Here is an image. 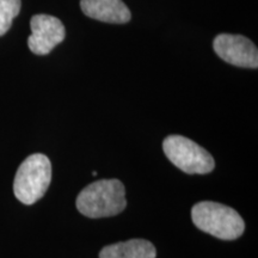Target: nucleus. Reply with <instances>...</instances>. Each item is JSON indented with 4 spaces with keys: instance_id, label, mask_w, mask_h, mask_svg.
Returning <instances> with one entry per match:
<instances>
[{
    "instance_id": "1",
    "label": "nucleus",
    "mask_w": 258,
    "mask_h": 258,
    "mask_svg": "<svg viewBox=\"0 0 258 258\" xmlns=\"http://www.w3.org/2000/svg\"><path fill=\"white\" fill-rule=\"evenodd\" d=\"M125 189L118 179L96 180L85 186L77 198V208L88 218H108L124 211Z\"/></svg>"
},
{
    "instance_id": "2",
    "label": "nucleus",
    "mask_w": 258,
    "mask_h": 258,
    "mask_svg": "<svg viewBox=\"0 0 258 258\" xmlns=\"http://www.w3.org/2000/svg\"><path fill=\"white\" fill-rule=\"evenodd\" d=\"M194 225L221 240H234L245 231V222L237 211L219 202L202 201L191 209Z\"/></svg>"
},
{
    "instance_id": "3",
    "label": "nucleus",
    "mask_w": 258,
    "mask_h": 258,
    "mask_svg": "<svg viewBox=\"0 0 258 258\" xmlns=\"http://www.w3.org/2000/svg\"><path fill=\"white\" fill-rule=\"evenodd\" d=\"M51 180V164L44 154L35 153L21 164L14 180V192L18 201L34 205L44 196Z\"/></svg>"
},
{
    "instance_id": "4",
    "label": "nucleus",
    "mask_w": 258,
    "mask_h": 258,
    "mask_svg": "<svg viewBox=\"0 0 258 258\" xmlns=\"http://www.w3.org/2000/svg\"><path fill=\"white\" fill-rule=\"evenodd\" d=\"M163 150L167 159L188 175H206L215 167V161L206 148L182 135L165 138Z\"/></svg>"
},
{
    "instance_id": "5",
    "label": "nucleus",
    "mask_w": 258,
    "mask_h": 258,
    "mask_svg": "<svg viewBox=\"0 0 258 258\" xmlns=\"http://www.w3.org/2000/svg\"><path fill=\"white\" fill-rule=\"evenodd\" d=\"M215 53L226 62L245 69H257L258 50L249 38L240 35L221 34L215 37Z\"/></svg>"
},
{
    "instance_id": "6",
    "label": "nucleus",
    "mask_w": 258,
    "mask_h": 258,
    "mask_svg": "<svg viewBox=\"0 0 258 258\" xmlns=\"http://www.w3.org/2000/svg\"><path fill=\"white\" fill-rule=\"evenodd\" d=\"M31 35L28 46L36 55H47L64 40V27L60 19L48 15H36L30 21Z\"/></svg>"
},
{
    "instance_id": "7",
    "label": "nucleus",
    "mask_w": 258,
    "mask_h": 258,
    "mask_svg": "<svg viewBox=\"0 0 258 258\" xmlns=\"http://www.w3.org/2000/svg\"><path fill=\"white\" fill-rule=\"evenodd\" d=\"M80 8L88 17L105 23L123 24L132 18L122 0H80Z\"/></svg>"
},
{
    "instance_id": "8",
    "label": "nucleus",
    "mask_w": 258,
    "mask_h": 258,
    "mask_svg": "<svg viewBox=\"0 0 258 258\" xmlns=\"http://www.w3.org/2000/svg\"><path fill=\"white\" fill-rule=\"evenodd\" d=\"M157 250L151 241L131 239L103 247L99 258H156Z\"/></svg>"
},
{
    "instance_id": "9",
    "label": "nucleus",
    "mask_w": 258,
    "mask_h": 258,
    "mask_svg": "<svg viewBox=\"0 0 258 258\" xmlns=\"http://www.w3.org/2000/svg\"><path fill=\"white\" fill-rule=\"evenodd\" d=\"M21 0H0V36L11 28L12 22L21 11Z\"/></svg>"
}]
</instances>
